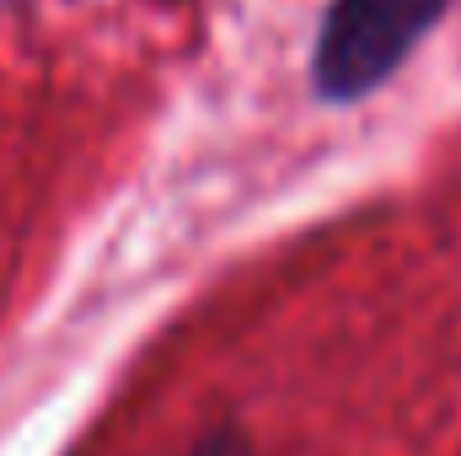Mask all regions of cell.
<instances>
[{
    "label": "cell",
    "instance_id": "obj_1",
    "mask_svg": "<svg viewBox=\"0 0 461 456\" xmlns=\"http://www.w3.org/2000/svg\"><path fill=\"white\" fill-rule=\"evenodd\" d=\"M446 0H333L317 32L312 81L322 103H359L375 92L440 22Z\"/></svg>",
    "mask_w": 461,
    "mask_h": 456
},
{
    "label": "cell",
    "instance_id": "obj_2",
    "mask_svg": "<svg viewBox=\"0 0 461 456\" xmlns=\"http://www.w3.org/2000/svg\"><path fill=\"white\" fill-rule=\"evenodd\" d=\"M188 456H252V451H247V441L236 430H215V435H204Z\"/></svg>",
    "mask_w": 461,
    "mask_h": 456
}]
</instances>
